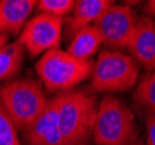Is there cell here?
<instances>
[{
	"instance_id": "1",
	"label": "cell",
	"mask_w": 155,
	"mask_h": 145,
	"mask_svg": "<svg viewBox=\"0 0 155 145\" xmlns=\"http://www.w3.org/2000/svg\"><path fill=\"white\" fill-rule=\"evenodd\" d=\"M59 126L68 145L84 144L93 135L96 117V99L82 89L67 91L56 95Z\"/></svg>"
},
{
	"instance_id": "2",
	"label": "cell",
	"mask_w": 155,
	"mask_h": 145,
	"mask_svg": "<svg viewBox=\"0 0 155 145\" xmlns=\"http://www.w3.org/2000/svg\"><path fill=\"white\" fill-rule=\"evenodd\" d=\"M133 113L120 100L107 94L97 107L93 128L96 145H131L138 138Z\"/></svg>"
},
{
	"instance_id": "3",
	"label": "cell",
	"mask_w": 155,
	"mask_h": 145,
	"mask_svg": "<svg viewBox=\"0 0 155 145\" xmlns=\"http://www.w3.org/2000/svg\"><path fill=\"white\" fill-rule=\"evenodd\" d=\"M0 102L18 130H26L44 112L49 100L31 78L8 81L0 87Z\"/></svg>"
},
{
	"instance_id": "4",
	"label": "cell",
	"mask_w": 155,
	"mask_h": 145,
	"mask_svg": "<svg viewBox=\"0 0 155 145\" xmlns=\"http://www.w3.org/2000/svg\"><path fill=\"white\" fill-rule=\"evenodd\" d=\"M91 60H80L58 48L46 51L36 64V72L49 91H71L93 73Z\"/></svg>"
},
{
	"instance_id": "5",
	"label": "cell",
	"mask_w": 155,
	"mask_h": 145,
	"mask_svg": "<svg viewBox=\"0 0 155 145\" xmlns=\"http://www.w3.org/2000/svg\"><path fill=\"white\" fill-rule=\"evenodd\" d=\"M139 72L140 65L131 56L116 50H103L93 69L91 89L95 93L130 91L136 85Z\"/></svg>"
},
{
	"instance_id": "6",
	"label": "cell",
	"mask_w": 155,
	"mask_h": 145,
	"mask_svg": "<svg viewBox=\"0 0 155 145\" xmlns=\"http://www.w3.org/2000/svg\"><path fill=\"white\" fill-rule=\"evenodd\" d=\"M139 16L127 5H115L104 12L94 23L102 42L112 49L127 48L136 32Z\"/></svg>"
},
{
	"instance_id": "7",
	"label": "cell",
	"mask_w": 155,
	"mask_h": 145,
	"mask_svg": "<svg viewBox=\"0 0 155 145\" xmlns=\"http://www.w3.org/2000/svg\"><path fill=\"white\" fill-rule=\"evenodd\" d=\"M61 26L63 20L60 18L39 13L27 22L18 42L30 56L45 53L58 48L61 39Z\"/></svg>"
},
{
	"instance_id": "8",
	"label": "cell",
	"mask_w": 155,
	"mask_h": 145,
	"mask_svg": "<svg viewBox=\"0 0 155 145\" xmlns=\"http://www.w3.org/2000/svg\"><path fill=\"white\" fill-rule=\"evenodd\" d=\"M25 132L27 145H68L59 126L56 96L49 100L44 112Z\"/></svg>"
},
{
	"instance_id": "9",
	"label": "cell",
	"mask_w": 155,
	"mask_h": 145,
	"mask_svg": "<svg viewBox=\"0 0 155 145\" xmlns=\"http://www.w3.org/2000/svg\"><path fill=\"white\" fill-rule=\"evenodd\" d=\"M131 57L148 71L155 70V22L149 16L139 19L129 46Z\"/></svg>"
},
{
	"instance_id": "10",
	"label": "cell",
	"mask_w": 155,
	"mask_h": 145,
	"mask_svg": "<svg viewBox=\"0 0 155 145\" xmlns=\"http://www.w3.org/2000/svg\"><path fill=\"white\" fill-rule=\"evenodd\" d=\"M36 0H0V35H15L37 6Z\"/></svg>"
},
{
	"instance_id": "11",
	"label": "cell",
	"mask_w": 155,
	"mask_h": 145,
	"mask_svg": "<svg viewBox=\"0 0 155 145\" xmlns=\"http://www.w3.org/2000/svg\"><path fill=\"white\" fill-rule=\"evenodd\" d=\"M114 1L110 0H79L68 19V28L72 34L80 29L91 26V22H96L98 18L109 8Z\"/></svg>"
},
{
	"instance_id": "12",
	"label": "cell",
	"mask_w": 155,
	"mask_h": 145,
	"mask_svg": "<svg viewBox=\"0 0 155 145\" xmlns=\"http://www.w3.org/2000/svg\"><path fill=\"white\" fill-rule=\"evenodd\" d=\"M102 43V37L97 28L94 25H91L74 34L67 52L80 60H89Z\"/></svg>"
},
{
	"instance_id": "13",
	"label": "cell",
	"mask_w": 155,
	"mask_h": 145,
	"mask_svg": "<svg viewBox=\"0 0 155 145\" xmlns=\"http://www.w3.org/2000/svg\"><path fill=\"white\" fill-rule=\"evenodd\" d=\"M25 48L19 42L7 43L0 49V81L14 77L20 71Z\"/></svg>"
},
{
	"instance_id": "14",
	"label": "cell",
	"mask_w": 155,
	"mask_h": 145,
	"mask_svg": "<svg viewBox=\"0 0 155 145\" xmlns=\"http://www.w3.org/2000/svg\"><path fill=\"white\" fill-rule=\"evenodd\" d=\"M134 101L145 112H155V70L150 71L137 86Z\"/></svg>"
},
{
	"instance_id": "15",
	"label": "cell",
	"mask_w": 155,
	"mask_h": 145,
	"mask_svg": "<svg viewBox=\"0 0 155 145\" xmlns=\"http://www.w3.org/2000/svg\"><path fill=\"white\" fill-rule=\"evenodd\" d=\"M77 1L74 0H41L37 2V9L41 13L63 18L73 12Z\"/></svg>"
},
{
	"instance_id": "16",
	"label": "cell",
	"mask_w": 155,
	"mask_h": 145,
	"mask_svg": "<svg viewBox=\"0 0 155 145\" xmlns=\"http://www.w3.org/2000/svg\"><path fill=\"white\" fill-rule=\"evenodd\" d=\"M0 145H21L18 129L0 102Z\"/></svg>"
},
{
	"instance_id": "17",
	"label": "cell",
	"mask_w": 155,
	"mask_h": 145,
	"mask_svg": "<svg viewBox=\"0 0 155 145\" xmlns=\"http://www.w3.org/2000/svg\"><path fill=\"white\" fill-rule=\"evenodd\" d=\"M147 145H155V112H146Z\"/></svg>"
},
{
	"instance_id": "18",
	"label": "cell",
	"mask_w": 155,
	"mask_h": 145,
	"mask_svg": "<svg viewBox=\"0 0 155 145\" xmlns=\"http://www.w3.org/2000/svg\"><path fill=\"white\" fill-rule=\"evenodd\" d=\"M146 12L148 15L155 18V0H149L146 4Z\"/></svg>"
},
{
	"instance_id": "19",
	"label": "cell",
	"mask_w": 155,
	"mask_h": 145,
	"mask_svg": "<svg viewBox=\"0 0 155 145\" xmlns=\"http://www.w3.org/2000/svg\"><path fill=\"white\" fill-rule=\"evenodd\" d=\"M9 40V36L8 35H0V49L4 46H6Z\"/></svg>"
},
{
	"instance_id": "20",
	"label": "cell",
	"mask_w": 155,
	"mask_h": 145,
	"mask_svg": "<svg viewBox=\"0 0 155 145\" xmlns=\"http://www.w3.org/2000/svg\"><path fill=\"white\" fill-rule=\"evenodd\" d=\"M131 145H143V144H142V142H140V140H139V142H134L133 144H131Z\"/></svg>"
},
{
	"instance_id": "21",
	"label": "cell",
	"mask_w": 155,
	"mask_h": 145,
	"mask_svg": "<svg viewBox=\"0 0 155 145\" xmlns=\"http://www.w3.org/2000/svg\"><path fill=\"white\" fill-rule=\"evenodd\" d=\"M78 145H86V144H78Z\"/></svg>"
}]
</instances>
